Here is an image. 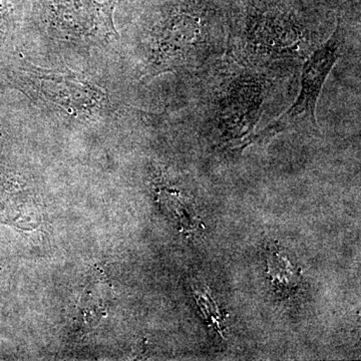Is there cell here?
<instances>
[{
  "instance_id": "1",
  "label": "cell",
  "mask_w": 361,
  "mask_h": 361,
  "mask_svg": "<svg viewBox=\"0 0 361 361\" xmlns=\"http://www.w3.org/2000/svg\"><path fill=\"white\" fill-rule=\"evenodd\" d=\"M230 30L225 14L211 0H178L149 30L145 75L205 73L225 58Z\"/></svg>"
},
{
  "instance_id": "2",
  "label": "cell",
  "mask_w": 361,
  "mask_h": 361,
  "mask_svg": "<svg viewBox=\"0 0 361 361\" xmlns=\"http://www.w3.org/2000/svg\"><path fill=\"white\" fill-rule=\"evenodd\" d=\"M282 7L249 4L242 26L231 27L229 56L245 65L277 68L310 56L326 32Z\"/></svg>"
},
{
  "instance_id": "3",
  "label": "cell",
  "mask_w": 361,
  "mask_h": 361,
  "mask_svg": "<svg viewBox=\"0 0 361 361\" xmlns=\"http://www.w3.org/2000/svg\"><path fill=\"white\" fill-rule=\"evenodd\" d=\"M212 66L221 84L215 87L213 101L208 103L205 116L211 118L226 135L239 137L253 129L266 108L273 90L276 89L277 68H258L239 63L230 56Z\"/></svg>"
},
{
  "instance_id": "4",
  "label": "cell",
  "mask_w": 361,
  "mask_h": 361,
  "mask_svg": "<svg viewBox=\"0 0 361 361\" xmlns=\"http://www.w3.org/2000/svg\"><path fill=\"white\" fill-rule=\"evenodd\" d=\"M346 42V32L341 23L326 40L318 45L304 61L300 89L295 101L275 122L268 126L256 139H265L285 132L302 128H317L316 106L330 71L341 58Z\"/></svg>"
},
{
  "instance_id": "5",
  "label": "cell",
  "mask_w": 361,
  "mask_h": 361,
  "mask_svg": "<svg viewBox=\"0 0 361 361\" xmlns=\"http://www.w3.org/2000/svg\"><path fill=\"white\" fill-rule=\"evenodd\" d=\"M52 14L66 32L78 37L106 39L116 35L113 21L116 0H49Z\"/></svg>"
},
{
  "instance_id": "6",
  "label": "cell",
  "mask_w": 361,
  "mask_h": 361,
  "mask_svg": "<svg viewBox=\"0 0 361 361\" xmlns=\"http://www.w3.org/2000/svg\"><path fill=\"white\" fill-rule=\"evenodd\" d=\"M23 73L25 80L30 82L33 89L68 111H92L106 99L103 92L73 75L33 66L30 70L23 71Z\"/></svg>"
},
{
  "instance_id": "7",
  "label": "cell",
  "mask_w": 361,
  "mask_h": 361,
  "mask_svg": "<svg viewBox=\"0 0 361 361\" xmlns=\"http://www.w3.org/2000/svg\"><path fill=\"white\" fill-rule=\"evenodd\" d=\"M196 293H198V295L196 294V296H198L199 302L202 304L201 307L204 308V313H205L207 317L211 318V320H212L215 326L220 329V324L222 322H221L220 320L219 311L217 310V307H213L212 310L214 303H209V298H210V295H209L208 292L206 290H203V292L196 291Z\"/></svg>"
}]
</instances>
